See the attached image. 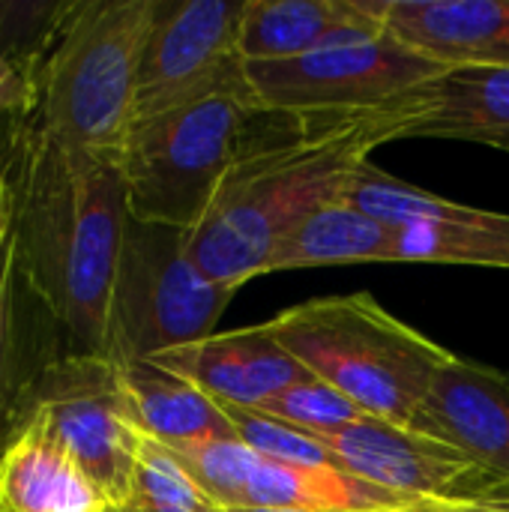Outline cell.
<instances>
[{"label": "cell", "mask_w": 509, "mask_h": 512, "mask_svg": "<svg viewBox=\"0 0 509 512\" xmlns=\"http://www.w3.org/2000/svg\"><path fill=\"white\" fill-rule=\"evenodd\" d=\"M429 108L432 84L375 111L303 117L228 174L204 219L186 231L189 261L207 282L231 291L264 276L276 243L315 210L348 201L372 150L402 141Z\"/></svg>", "instance_id": "cell-1"}, {"label": "cell", "mask_w": 509, "mask_h": 512, "mask_svg": "<svg viewBox=\"0 0 509 512\" xmlns=\"http://www.w3.org/2000/svg\"><path fill=\"white\" fill-rule=\"evenodd\" d=\"M12 240L18 276L66 330L75 354H102L129 225L120 159L57 144L36 123L18 138Z\"/></svg>", "instance_id": "cell-2"}, {"label": "cell", "mask_w": 509, "mask_h": 512, "mask_svg": "<svg viewBox=\"0 0 509 512\" xmlns=\"http://www.w3.org/2000/svg\"><path fill=\"white\" fill-rule=\"evenodd\" d=\"M300 120L267 111L246 78L132 123L120 156L129 216L192 231L228 174Z\"/></svg>", "instance_id": "cell-3"}, {"label": "cell", "mask_w": 509, "mask_h": 512, "mask_svg": "<svg viewBox=\"0 0 509 512\" xmlns=\"http://www.w3.org/2000/svg\"><path fill=\"white\" fill-rule=\"evenodd\" d=\"M156 0L66 3L33 72L36 126L57 144L120 159Z\"/></svg>", "instance_id": "cell-4"}, {"label": "cell", "mask_w": 509, "mask_h": 512, "mask_svg": "<svg viewBox=\"0 0 509 512\" xmlns=\"http://www.w3.org/2000/svg\"><path fill=\"white\" fill-rule=\"evenodd\" d=\"M267 330L366 417L411 429L438 372L453 360L447 348L390 315L366 291L297 303L267 321Z\"/></svg>", "instance_id": "cell-5"}, {"label": "cell", "mask_w": 509, "mask_h": 512, "mask_svg": "<svg viewBox=\"0 0 509 512\" xmlns=\"http://www.w3.org/2000/svg\"><path fill=\"white\" fill-rule=\"evenodd\" d=\"M237 291L207 282L186 252V231L129 216L108 309L105 357L150 360L216 333Z\"/></svg>", "instance_id": "cell-6"}, {"label": "cell", "mask_w": 509, "mask_h": 512, "mask_svg": "<svg viewBox=\"0 0 509 512\" xmlns=\"http://www.w3.org/2000/svg\"><path fill=\"white\" fill-rule=\"evenodd\" d=\"M21 417L39 420L81 462L114 510L126 507L144 435L117 363L75 351L45 363L21 387L12 423Z\"/></svg>", "instance_id": "cell-7"}, {"label": "cell", "mask_w": 509, "mask_h": 512, "mask_svg": "<svg viewBox=\"0 0 509 512\" xmlns=\"http://www.w3.org/2000/svg\"><path fill=\"white\" fill-rule=\"evenodd\" d=\"M444 72V66L420 57L387 30L375 39L333 45L294 60L246 63L258 102L291 117L375 111L432 84Z\"/></svg>", "instance_id": "cell-8"}, {"label": "cell", "mask_w": 509, "mask_h": 512, "mask_svg": "<svg viewBox=\"0 0 509 512\" xmlns=\"http://www.w3.org/2000/svg\"><path fill=\"white\" fill-rule=\"evenodd\" d=\"M339 468L420 507H507L509 483L453 444L411 426L363 417L339 432L312 435Z\"/></svg>", "instance_id": "cell-9"}, {"label": "cell", "mask_w": 509, "mask_h": 512, "mask_svg": "<svg viewBox=\"0 0 509 512\" xmlns=\"http://www.w3.org/2000/svg\"><path fill=\"white\" fill-rule=\"evenodd\" d=\"M246 0H156L135 90V123L243 84Z\"/></svg>", "instance_id": "cell-10"}, {"label": "cell", "mask_w": 509, "mask_h": 512, "mask_svg": "<svg viewBox=\"0 0 509 512\" xmlns=\"http://www.w3.org/2000/svg\"><path fill=\"white\" fill-rule=\"evenodd\" d=\"M348 201L399 228V264H462L509 270V216L456 204L372 162L360 168Z\"/></svg>", "instance_id": "cell-11"}, {"label": "cell", "mask_w": 509, "mask_h": 512, "mask_svg": "<svg viewBox=\"0 0 509 512\" xmlns=\"http://www.w3.org/2000/svg\"><path fill=\"white\" fill-rule=\"evenodd\" d=\"M150 360L192 381L228 411H264L282 390L312 378V372L273 339L267 324L213 333L204 342Z\"/></svg>", "instance_id": "cell-12"}, {"label": "cell", "mask_w": 509, "mask_h": 512, "mask_svg": "<svg viewBox=\"0 0 509 512\" xmlns=\"http://www.w3.org/2000/svg\"><path fill=\"white\" fill-rule=\"evenodd\" d=\"M414 429L453 444L480 468L509 483L507 372L453 354L438 372Z\"/></svg>", "instance_id": "cell-13"}, {"label": "cell", "mask_w": 509, "mask_h": 512, "mask_svg": "<svg viewBox=\"0 0 509 512\" xmlns=\"http://www.w3.org/2000/svg\"><path fill=\"white\" fill-rule=\"evenodd\" d=\"M384 30L444 69L509 66V0H384Z\"/></svg>", "instance_id": "cell-14"}, {"label": "cell", "mask_w": 509, "mask_h": 512, "mask_svg": "<svg viewBox=\"0 0 509 512\" xmlns=\"http://www.w3.org/2000/svg\"><path fill=\"white\" fill-rule=\"evenodd\" d=\"M384 0H246L240 54L246 63L306 57L384 33Z\"/></svg>", "instance_id": "cell-15"}, {"label": "cell", "mask_w": 509, "mask_h": 512, "mask_svg": "<svg viewBox=\"0 0 509 512\" xmlns=\"http://www.w3.org/2000/svg\"><path fill=\"white\" fill-rule=\"evenodd\" d=\"M114 510L81 462L33 417L0 438V512Z\"/></svg>", "instance_id": "cell-16"}, {"label": "cell", "mask_w": 509, "mask_h": 512, "mask_svg": "<svg viewBox=\"0 0 509 512\" xmlns=\"http://www.w3.org/2000/svg\"><path fill=\"white\" fill-rule=\"evenodd\" d=\"M114 363V360H111ZM132 417L144 438L174 450L219 438H237L231 411L192 381L153 360L117 363Z\"/></svg>", "instance_id": "cell-17"}, {"label": "cell", "mask_w": 509, "mask_h": 512, "mask_svg": "<svg viewBox=\"0 0 509 512\" xmlns=\"http://www.w3.org/2000/svg\"><path fill=\"white\" fill-rule=\"evenodd\" d=\"M333 264H399V228L336 201L294 225L270 252L264 273Z\"/></svg>", "instance_id": "cell-18"}, {"label": "cell", "mask_w": 509, "mask_h": 512, "mask_svg": "<svg viewBox=\"0 0 509 512\" xmlns=\"http://www.w3.org/2000/svg\"><path fill=\"white\" fill-rule=\"evenodd\" d=\"M405 138H447L509 153V66L447 69L432 81V108Z\"/></svg>", "instance_id": "cell-19"}, {"label": "cell", "mask_w": 509, "mask_h": 512, "mask_svg": "<svg viewBox=\"0 0 509 512\" xmlns=\"http://www.w3.org/2000/svg\"><path fill=\"white\" fill-rule=\"evenodd\" d=\"M240 507H285L309 512H432V507L411 504L372 483L348 474L345 468H297L264 459L249 474Z\"/></svg>", "instance_id": "cell-20"}, {"label": "cell", "mask_w": 509, "mask_h": 512, "mask_svg": "<svg viewBox=\"0 0 509 512\" xmlns=\"http://www.w3.org/2000/svg\"><path fill=\"white\" fill-rule=\"evenodd\" d=\"M126 512H225L198 483L195 477L180 465V459L144 438V447L138 453V465L132 474V489Z\"/></svg>", "instance_id": "cell-21"}, {"label": "cell", "mask_w": 509, "mask_h": 512, "mask_svg": "<svg viewBox=\"0 0 509 512\" xmlns=\"http://www.w3.org/2000/svg\"><path fill=\"white\" fill-rule=\"evenodd\" d=\"M171 453L222 510H237L243 504V489L258 462V453L249 444H243L240 438H219L174 447Z\"/></svg>", "instance_id": "cell-22"}, {"label": "cell", "mask_w": 509, "mask_h": 512, "mask_svg": "<svg viewBox=\"0 0 509 512\" xmlns=\"http://www.w3.org/2000/svg\"><path fill=\"white\" fill-rule=\"evenodd\" d=\"M258 414H267V417H273V420H279V423H285L291 429H300L306 435L339 432V429L354 426V423H360L366 417L351 399H345L339 390L318 381L315 375L294 384V387H288V390H282Z\"/></svg>", "instance_id": "cell-23"}, {"label": "cell", "mask_w": 509, "mask_h": 512, "mask_svg": "<svg viewBox=\"0 0 509 512\" xmlns=\"http://www.w3.org/2000/svg\"><path fill=\"white\" fill-rule=\"evenodd\" d=\"M237 438L243 444H249L255 453H261L264 459L282 462V465H297V468H333L336 459L330 456V450L315 441L312 435L291 429L267 414L258 411H231Z\"/></svg>", "instance_id": "cell-24"}, {"label": "cell", "mask_w": 509, "mask_h": 512, "mask_svg": "<svg viewBox=\"0 0 509 512\" xmlns=\"http://www.w3.org/2000/svg\"><path fill=\"white\" fill-rule=\"evenodd\" d=\"M18 255L15 240L0 252V438L12 423L15 402L21 387H15V282H18Z\"/></svg>", "instance_id": "cell-25"}, {"label": "cell", "mask_w": 509, "mask_h": 512, "mask_svg": "<svg viewBox=\"0 0 509 512\" xmlns=\"http://www.w3.org/2000/svg\"><path fill=\"white\" fill-rule=\"evenodd\" d=\"M36 84L33 75L12 60L0 45V114H33Z\"/></svg>", "instance_id": "cell-26"}, {"label": "cell", "mask_w": 509, "mask_h": 512, "mask_svg": "<svg viewBox=\"0 0 509 512\" xmlns=\"http://www.w3.org/2000/svg\"><path fill=\"white\" fill-rule=\"evenodd\" d=\"M9 234H12V186L9 177L0 171V252L9 243Z\"/></svg>", "instance_id": "cell-27"}, {"label": "cell", "mask_w": 509, "mask_h": 512, "mask_svg": "<svg viewBox=\"0 0 509 512\" xmlns=\"http://www.w3.org/2000/svg\"><path fill=\"white\" fill-rule=\"evenodd\" d=\"M435 512H509L507 507H438Z\"/></svg>", "instance_id": "cell-28"}, {"label": "cell", "mask_w": 509, "mask_h": 512, "mask_svg": "<svg viewBox=\"0 0 509 512\" xmlns=\"http://www.w3.org/2000/svg\"><path fill=\"white\" fill-rule=\"evenodd\" d=\"M225 512H309V510H285V507H237Z\"/></svg>", "instance_id": "cell-29"}, {"label": "cell", "mask_w": 509, "mask_h": 512, "mask_svg": "<svg viewBox=\"0 0 509 512\" xmlns=\"http://www.w3.org/2000/svg\"><path fill=\"white\" fill-rule=\"evenodd\" d=\"M108 512H126V510H108Z\"/></svg>", "instance_id": "cell-30"}, {"label": "cell", "mask_w": 509, "mask_h": 512, "mask_svg": "<svg viewBox=\"0 0 509 512\" xmlns=\"http://www.w3.org/2000/svg\"><path fill=\"white\" fill-rule=\"evenodd\" d=\"M432 512H435V510H432Z\"/></svg>", "instance_id": "cell-31"}]
</instances>
